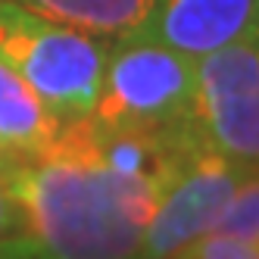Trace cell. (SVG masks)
Instances as JSON below:
<instances>
[{"instance_id":"4fadbf2b","label":"cell","mask_w":259,"mask_h":259,"mask_svg":"<svg viewBox=\"0 0 259 259\" xmlns=\"http://www.w3.org/2000/svg\"><path fill=\"white\" fill-rule=\"evenodd\" d=\"M4 156H7V150H4V147H0V159H4Z\"/></svg>"},{"instance_id":"7a4b0ae2","label":"cell","mask_w":259,"mask_h":259,"mask_svg":"<svg viewBox=\"0 0 259 259\" xmlns=\"http://www.w3.org/2000/svg\"><path fill=\"white\" fill-rule=\"evenodd\" d=\"M197 60L141 31L109 41L91 119L106 132L169 138L191 125Z\"/></svg>"},{"instance_id":"52a82bcc","label":"cell","mask_w":259,"mask_h":259,"mask_svg":"<svg viewBox=\"0 0 259 259\" xmlns=\"http://www.w3.org/2000/svg\"><path fill=\"white\" fill-rule=\"evenodd\" d=\"M60 125L41 97L0 63V147L13 156H31L57 138Z\"/></svg>"},{"instance_id":"9c48e42d","label":"cell","mask_w":259,"mask_h":259,"mask_svg":"<svg viewBox=\"0 0 259 259\" xmlns=\"http://www.w3.org/2000/svg\"><path fill=\"white\" fill-rule=\"evenodd\" d=\"M215 231L240 237L247 244H259V172H247L240 178L225 212L215 222Z\"/></svg>"},{"instance_id":"8992f818","label":"cell","mask_w":259,"mask_h":259,"mask_svg":"<svg viewBox=\"0 0 259 259\" xmlns=\"http://www.w3.org/2000/svg\"><path fill=\"white\" fill-rule=\"evenodd\" d=\"M141 34L191 60L259 34V0H153Z\"/></svg>"},{"instance_id":"277c9868","label":"cell","mask_w":259,"mask_h":259,"mask_svg":"<svg viewBox=\"0 0 259 259\" xmlns=\"http://www.w3.org/2000/svg\"><path fill=\"white\" fill-rule=\"evenodd\" d=\"M191 132L240 172H259V34L197 60Z\"/></svg>"},{"instance_id":"6da1fadb","label":"cell","mask_w":259,"mask_h":259,"mask_svg":"<svg viewBox=\"0 0 259 259\" xmlns=\"http://www.w3.org/2000/svg\"><path fill=\"white\" fill-rule=\"evenodd\" d=\"M184 138L106 132L88 116L63 122L38 153H7L0 169L25 212L31 259H138Z\"/></svg>"},{"instance_id":"5b68a950","label":"cell","mask_w":259,"mask_h":259,"mask_svg":"<svg viewBox=\"0 0 259 259\" xmlns=\"http://www.w3.org/2000/svg\"><path fill=\"white\" fill-rule=\"evenodd\" d=\"M244 175L228 159L206 150L191 132L165 169L138 259H172L188 244L215 231V222Z\"/></svg>"},{"instance_id":"30bf717a","label":"cell","mask_w":259,"mask_h":259,"mask_svg":"<svg viewBox=\"0 0 259 259\" xmlns=\"http://www.w3.org/2000/svg\"><path fill=\"white\" fill-rule=\"evenodd\" d=\"M172 259H259V244L209 231L194 244H188L181 253H175Z\"/></svg>"},{"instance_id":"7c38bea8","label":"cell","mask_w":259,"mask_h":259,"mask_svg":"<svg viewBox=\"0 0 259 259\" xmlns=\"http://www.w3.org/2000/svg\"><path fill=\"white\" fill-rule=\"evenodd\" d=\"M0 259H31L28 240H13V244H0Z\"/></svg>"},{"instance_id":"ba28073f","label":"cell","mask_w":259,"mask_h":259,"mask_svg":"<svg viewBox=\"0 0 259 259\" xmlns=\"http://www.w3.org/2000/svg\"><path fill=\"white\" fill-rule=\"evenodd\" d=\"M10 4L50 22L88 31L94 38L116 41L147 22L153 0H10Z\"/></svg>"},{"instance_id":"3957f363","label":"cell","mask_w":259,"mask_h":259,"mask_svg":"<svg viewBox=\"0 0 259 259\" xmlns=\"http://www.w3.org/2000/svg\"><path fill=\"white\" fill-rule=\"evenodd\" d=\"M106 50L109 41L103 38L0 0V63H7L60 122L94 113Z\"/></svg>"},{"instance_id":"8fae6325","label":"cell","mask_w":259,"mask_h":259,"mask_svg":"<svg viewBox=\"0 0 259 259\" xmlns=\"http://www.w3.org/2000/svg\"><path fill=\"white\" fill-rule=\"evenodd\" d=\"M13 240H25V212L16 200L4 169H0V244H13Z\"/></svg>"}]
</instances>
